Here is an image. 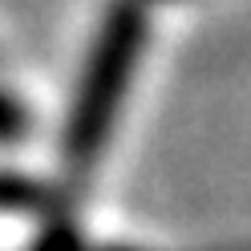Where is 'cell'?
<instances>
[{
    "label": "cell",
    "instance_id": "1",
    "mask_svg": "<svg viewBox=\"0 0 251 251\" xmlns=\"http://www.w3.org/2000/svg\"><path fill=\"white\" fill-rule=\"evenodd\" d=\"M138 41H142V17L138 12H118L109 33L101 41L98 57L89 65V77H85V89L77 98V109H73V134H69V158L81 166L93 158L98 142L109 130V118L122 101V85L130 77V65L138 57Z\"/></svg>",
    "mask_w": 251,
    "mask_h": 251
}]
</instances>
